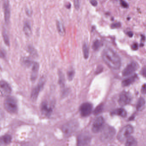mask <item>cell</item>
<instances>
[{
  "instance_id": "obj_1",
  "label": "cell",
  "mask_w": 146,
  "mask_h": 146,
  "mask_svg": "<svg viewBox=\"0 0 146 146\" xmlns=\"http://www.w3.org/2000/svg\"><path fill=\"white\" fill-rule=\"evenodd\" d=\"M102 57L104 62L110 68L117 70L121 67V58L117 53L111 48H106L102 52Z\"/></svg>"
},
{
  "instance_id": "obj_2",
  "label": "cell",
  "mask_w": 146,
  "mask_h": 146,
  "mask_svg": "<svg viewBox=\"0 0 146 146\" xmlns=\"http://www.w3.org/2000/svg\"><path fill=\"white\" fill-rule=\"evenodd\" d=\"M4 106L5 109L11 114L16 113L18 110L17 101L13 97H7L4 100Z\"/></svg>"
},
{
  "instance_id": "obj_3",
  "label": "cell",
  "mask_w": 146,
  "mask_h": 146,
  "mask_svg": "<svg viewBox=\"0 0 146 146\" xmlns=\"http://www.w3.org/2000/svg\"><path fill=\"white\" fill-rule=\"evenodd\" d=\"M133 128L130 125H127L121 129L117 135V139L121 142L127 140L133 133Z\"/></svg>"
},
{
  "instance_id": "obj_4",
  "label": "cell",
  "mask_w": 146,
  "mask_h": 146,
  "mask_svg": "<svg viewBox=\"0 0 146 146\" xmlns=\"http://www.w3.org/2000/svg\"><path fill=\"white\" fill-rule=\"evenodd\" d=\"M115 133V129L110 126H106L102 130L101 139L104 141H109L113 139Z\"/></svg>"
},
{
  "instance_id": "obj_5",
  "label": "cell",
  "mask_w": 146,
  "mask_h": 146,
  "mask_svg": "<svg viewBox=\"0 0 146 146\" xmlns=\"http://www.w3.org/2000/svg\"><path fill=\"white\" fill-rule=\"evenodd\" d=\"M139 65L137 62H132L127 65L122 71V75L123 76H129L133 74L135 71L138 70Z\"/></svg>"
},
{
  "instance_id": "obj_6",
  "label": "cell",
  "mask_w": 146,
  "mask_h": 146,
  "mask_svg": "<svg viewBox=\"0 0 146 146\" xmlns=\"http://www.w3.org/2000/svg\"><path fill=\"white\" fill-rule=\"evenodd\" d=\"M91 137L87 133L81 134L77 137V146H88L91 142Z\"/></svg>"
},
{
  "instance_id": "obj_7",
  "label": "cell",
  "mask_w": 146,
  "mask_h": 146,
  "mask_svg": "<svg viewBox=\"0 0 146 146\" xmlns=\"http://www.w3.org/2000/svg\"><path fill=\"white\" fill-rule=\"evenodd\" d=\"M45 83V79L44 78H42L40 79L38 84L36 86L33 90L31 94V98L33 101H36L38 97L39 93L42 89Z\"/></svg>"
},
{
  "instance_id": "obj_8",
  "label": "cell",
  "mask_w": 146,
  "mask_h": 146,
  "mask_svg": "<svg viewBox=\"0 0 146 146\" xmlns=\"http://www.w3.org/2000/svg\"><path fill=\"white\" fill-rule=\"evenodd\" d=\"M12 89L9 84L4 81H0V96L8 97L11 93Z\"/></svg>"
},
{
  "instance_id": "obj_9",
  "label": "cell",
  "mask_w": 146,
  "mask_h": 146,
  "mask_svg": "<svg viewBox=\"0 0 146 146\" xmlns=\"http://www.w3.org/2000/svg\"><path fill=\"white\" fill-rule=\"evenodd\" d=\"M104 124V120L102 117H98L94 122L92 130L94 133H99L103 129Z\"/></svg>"
},
{
  "instance_id": "obj_10",
  "label": "cell",
  "mask_w": 146,
  "mask_h": 146,
  "mask_svg": "<svg viewBox=\"0 0 146 146\" xmlns=\"http://www.w3.org/2000/svg\"><path fill=\"white\" fill-rule=\"evenodd\" d=\"M92 109L93 106L92 104L85 103L82 104L80 107V112L82 116H88L92 113Z\"/></svg>"
},
{
  "instance_id": "obj_11",
  "label": "cell",
  "mask_w": 146,
  "mask_h": 146,
  "mask_svg": "<svg viewBox=\"0 0 146 146\" xmlns=\"http://www.w3.org/2000/svg\"><path fill=\"white\" fill-rule=\"evenodd\" d=\"M131 101V97L129 93L127 92H122L119 97V103L122 106L129 104Z\"/></svg>"
},
{
  "instance_id": "obj_12",
  "label": "cell",
  "mask_w": 146,
  "mask_h": 146,
  "mask_svg": "<svg viewBox=\"0 0 146 146\" xmlns=\"http://www.w3.org/2000/svg\"><path fill=\"white\" fill-rule=\"evenodd\" d=\"M77 125L74 122H70L63 126L62 130L66 135H69L72 133L76 128Z\"/></svg>"
},
{
  "instance_id": "obj_13",
  "label": "cell",
  "mask_w": 146,
  "mask_h": 146,
  "mask_svg": "<svg viewBox=\"0 0 146 146\" xmlns=\"http://www.w3.org/2000/svg\"><path fill=\"white\" fill-rule=\"evenodd\" d=\"M39 65L38 63L34 62L33 65L32 70L31 74V79L32 81H34L36 80L38 75V72L39 70Z\"/></svg>"
},
{
  "instance_id": "obj_14",
  "label": "cell",
  "mask_w": 146,
  "mask_h": 146,
  "mask_svg": "<svg viewBox=\"0 0 146 146\" xmlns=\"http://www.w3.org/2000/svg\"><path fill=\"white\" fill-rule=\"evenodd\" d=\"M3 8H4V19H5V22L7 23H8L9 22L10 16V7H9L8 1H6L4 3Z\"/></svg>"
},
{
  "instance_id": "obj_15",
  "label": "cell",
  "mask_w": 146,
  "mask_h": 146,
  "mask_svg": "<svg viewBox=\"0 0 146 146\" xmlns=\"http://www.w3.org/2000/svg\"><path fill=\"white\" fill-rule=\"evenodd\" d=\"M12 138L9 135H6L0 137V146H7L10 144Z\"/></svg>"
},
{
  "instance_id": "obj_16",
  "label": "cell",
  "mask_w": 146,
  "mask_h": 146,
  "mask_svg": "<svg viewBox=\"0 0 146 146\" xmlns=\"http://www.w3.org/2000/svg\"><path fill=\"white\" fill-rule=\"evenodd\" d=\"M41 110L42 113L45 115H49L52 113V109L48 106L46 102H43L41 105Z\"/></svg>"
},
{
  "instance_id": "obj_17",
  "label": "cell",
  "mask_w": 146,
  "mask_h": 146,
  "mask_svg": "<svg viewBox=\"0 0 146 146\" xmlns=\"http://www.w3.org/2000/svg\"><path fill=\"white\" fill-rule=\"evenodd\" d=\"M137 76V75L135 74L133 75H132V76H130V77L123 80L122 81V85L123 87H127L130 85L133 82L135 81Z\"/></svg>"
},
{
  "instance_id": "obj_18",
  "label": "cell",
  "mask_w": 146,
  "mask_h": 146,
  "mask_svg": "<svg viewBox=\"0 0 146 146\" xmlns=\"http://www.w3.org/2000/svg\"><path fill=\"white\" fill-rule=\"evenodd\" d=\"M56 27L59 34L61 36H63L66 34V30L63 23L60 21H56Z\"/></svg>"
},
{
  "instance_id": "obj_19",
  "label": "cell",
  "mask_w": 146,
  "mask_h": 146,
  "mask_svg": "<svg viewBox=\"0 0 146 146\" xmlns=\"http://www.w3.org/2000/svg\"><path fill=\"white\" fill-rule=\"evenodd\" d=\"M23 31H24L25 34L28 37H30L31 35V25H30L29 22L27 21H26L24 24Z\"/></svg>"
},
{
  "instance_id": "obj_20",
  "label": "cell",
  "mask_w": 146,
  "mask_h": 146,
  "mask_svg": "<svg viewBox=\"0 0 146 146\" xmlns=\"http://www.w3.org/2000/svg\"><path fill=\"white\" fill-rule=\"evenodd\" d=\"M145 104V101L143 98H140L137 102L136 109L138 111H141L144 109Z\"/></svg>"
},
{
  "instance_id": "obj_21",
  "label": "cell",
  "mask_w": 146,
  "mask_h": 146,
  "mask_svg": "<svg viewBox=\"0 0 146 146\" xmlns=\"http://www.w3.org/2000/svg\"><path fill=\"white\" fill-rule=\"evenodd\" d=\"M112 114L114 115H117L120 116L121 117H125L127 116V112L123 109H118L115 110L113 111Z\"/></svg>"
},
{
  "instance_id": "obj_22",
  "label": "cell",
  "mask_w": 146,
  "mask_h": 146,
  "mask_svg": "<svg viewBox=\"0 0 146 146\" xmlns=\"http://www.w3.org/2000/svg\"><path fill=\"white\" fill-rule=\"evenodd\" d=\"M137 142L133 137H129L126 141L125 146H137Z\"/></svg>"
},
{
  "instance_id": "obj_23",
  "label": "cell",
  "mask_w": 146,
  "mask_h": 146,
  "mask_svg": "<svg viewBox=\"0 0 146 146\" xmlns=\"http://www.w3.org/2000/svg\"><path fill=\"white\" fill-rule=\"evenodd\" d=\"M83 56L85 59H88L89 56V49L86 43H84L82 46Z\"/></svg>"
},
{
  "instance_id": "obj_24",
  "label": "cell",
  "mask_w": 146,
  "mask_h": 146,
  "mask_svg": "<svg viewBox=\"0 0 146 146\" xmlns=\"http://www.w3.org/2000/svg\"><path fill=\"white\" fill-rule=\"evenodd\" d=\"M65 78L64 74L61 71L59 72V83L61 86L65 85Z\"/></svg>"
},
{
  "instance_id": "obj_25",
  "label": "cell",
  "mask_w": 146,
  "mask_h": 146,
  "mask_svg": "<svg viewBox=\"0 0 146 146\" xmlns=\"http://www.w3.org/2000/svg\"><path fill=\"white\" fill-rule=\"evenodd\" d=\"M101 45V43L98 39H96L94 41L92 45V49L94 50L97 51L99 49Z\"/></svg>"
},
{
  "instance_id": "obj_26",
  "label": "cell",
  "mask_w": 146,
  "mask_h": 146,
  "mask_svg": "<svg viewBox=\"0 0 146 146\" xmlns=\"http://www.w3.org/2000/svg\"><path fill=\"white\" fill-rule=\"evenodd\" d=\"M103 109V105L102 104H100L98 107H96V109L94 110V115H98V114H100L102 112Z\"/></svg>"
},
{
  "instance_id": "obj_27",
  "label": "cell",
  "mask_w": 146,
  "mask_h": 146,
  "mask_svg": "<svg viewBox=\"0 0 146 146\" xmlns=\"http://www.w3.org/2000/svg\"><path fill=\"white\" fill-rule=\"evenodd\" d=\"M74 71L73 69H71V70L68 71L67 73L68 78V80L72 81L74 78Z\"/></svg>"
},
{
  "instance_id": "obj_28",
  "label": "cell",
  "mask_w": 146,
  "mask_h": 146,
  "mask_svg": "<svg viewBox=\"0 0 146 146\" xmlns=\"http://www.w3.org/2000/svg\"><path fill=\"white\" fill-rule=\"evenodd\" d=\"M3 40H4V43L6 44V45L9 46V39L6 33L3 32Z\"/></svg>"
},
{
  "instance_id": "obj_29",
  "label": "cell",
  "mask_w": 146,
  "mask_h": 146,
  "mask_svg": "<svg viewBox=\"0 0 146 146\" xmlns=\"http://www.w3.org/2000/svg\"><path fill=\"white\" fill-rule=\"evenodd\" d=\"M28 51L30 52V54L32 55L33 56H36L37 55L36 50L34 49V48L32 47V46H29L28 47Z\"/></svg>"
},
{
  "instance_id": "obj_30",
  "label": "cell",
  "mask_w": 146,
  "mask_h": 146,
  "mask_svg": "<svg viewBox=\"0 0 146 146\" xmlns=\"http://www.w3.org/2000/svg\"><path fill=\"white\" fill-rule=\"evenodd\" d=\"M23 62L25 65H26L27 66H30L32 64V61H31L30 59L28 58H25L23 60Z\"/></svg>"
},
{
  "instance_id": "obj_31",
  "label": "cell",
  "mask_w": 146,
  "mask_h": 146,
  "mask_svg": "<svg viewBox=\"0 0 146 146\" xmlns=\"http://www.w3.org/2000/svg\"><path fill=\"white\" fill-rule=\"evenodd\" d=\"M121 26V24L120 22H116V23H113V24H111V27L112 28H115L120 27Z\"/></svg>"
},
{
  "instance_id": "obj_32",
  "label": "cell",
  "mask_w": 146,
  "mask_h": 146,
  "mask_svg": "<svg viewBox=\"0 0 146 146\" xmlns=\"http://www.w3.org/2000/svg\"><path fill=\"white\" fill-rule=\"evenodd\" d=\"M74 5L75 8L76 9H78L80 8V1H77V0L74 1Z\"/></svg>"
},
{
  "instance_id": "obj_33",
  "label": "cell",
  "mask_w": 146,
  "mask_h": 146,
  "mask_svg": "<svg viewBox=\"0 0 146 146\" xmlns=\"http://www.w3.org/2000/svg\"><path fill=\"white\" fill-rule=\"evenodd\" d=\"M120 3H121V4L122 7H123L127 8L128 7V3H127V2H126L125 1H120Z\"/></svg>"
},
{
  "instance_id": "obj_34",
  "label": "cell",
  "mask_w": 146,
  "mask_h": 146,
  "mask_svg": "<svg viewBox=\"0 0 146 146\" xmlns=\"http://www.w3.org/2000/svg\"><path fill=\"white\" fill-rule=\"evenodd\" d=\"M141 92L143 94H146V84L143 85L141 87Z\"/></svg>"
},
{
  "instance_id": "obj_35",
  "label": "cell",
  "mask_w": 146,
  "mask_h": 146,
  "mask_svg": "<svg viewBox=\"0 0 146 146\" xmlns=\"http://www.w3.org/2000/svg\"><path fill=\"white\" fill-rule=\"evenodd\" d=\"M132 49H133L134 50H136L138 49V44L136 43H134L133 45H132Z\"/></svg>"
},
{
  "instance_id": "obj_36",
  "label": "cell",
  "mask_w": 146,
  "mask_h": 146,
  "mask_svg": "<svg viewBox=\"0 0 146 146\" xmlns=\"http://www.w3.org/2000/svg\"><path fill=\"white\" fill-rule=\"evenodd\" d=\"M0 57L2 58H4L5 57V52L4 51L1 50L0 51Z\"/></svg>"
},
{
  "instance_id": "obj_37",
  "label": "cell",
  "mask_w": 146,
  "mask_h": 146,
  "mask_svg": "<svg viewBox=\"0 0 146 146\" xmlns=\"http://www.w3.org/2000/svg\"><path fill=\"white\" fill-rule=\"evenodd\" d=\"M91 2V4H92V5H93V6H96L98 4V2L96 1H90Z\"/></svg>"
},
{
  "instance_id": "obj_38",
  "label": "cell",
  "mask_w": 146,
  "mask_h": 146,
  "mask_svg": "<svg viewBox=\"0 0 146 146\" xmlns=\"http://www.w3.org/2000/svg\"><path fill=\"white\" fill-rule=\"evenodd\" d=\"M127 35L130 37H132L133 36V33L132 32L129 31L127 33Z\"/></svg>"
},
{
  "instance_id": "obj_39",
  "label": "cell",
  "mask_w": 146,
  "mask_h": 146,
  "mask_svg": "<svg viewBox=\"0 0 146 146\" xmlns=\"http://www.w3.org/2000/svg\"><path fill=\"white\" fill-rule=\"evenodd\" d=\"M142 73H143V75L146 76V68H145L144 69H143V72H142Z\"/></svg>"
},
{
  "instance_id": "obj_40",
  "label": "cell",
  "mask_w": 146,
  "mask_h": 146,
  "mask_svg": "<svg viewBox=\"0 0 146 146\" xmlns=\"http://www.w3.org/2000/svg\"><path fill=\"white\" fill-rule=\"evenodd\" d=\"M2 111H0V120H1V118H2Z\"/></svg>"
}]
</instances>
